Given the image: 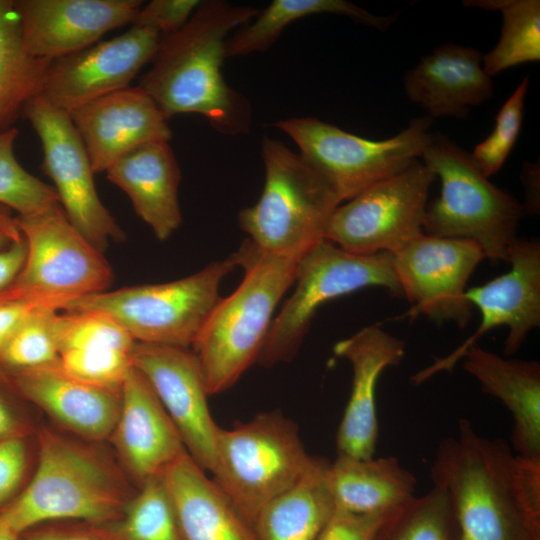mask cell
<instances>
[{"instance_id":"cell-1","label":"cell","mask_w":540,"mask_h":540,"mask_svg":"<svg viewBox=\"0 0 540 540\" xmlns=\"http://www.w3.org/2000/svg\"><path fill=\"white\" fill-rule=\"evenodd\" d=\"M430 474L450 500L459 540H540V461L460 419L457 435L440 442Z\"/></svg>"},{"instance_id":"cell-2","label":"cell","mask_w":540,"mask_h":540,"mask_svg":"<svg viewBox=\"0 0 540 540\" xmlns=\"http://www.w3.org/2000/svg\"><path fill=\"white\" fill-rule=\"evenodd\" d=\"M258 12L252 6L224 0L201 1L181 29L161 37L152 66L138 86L167 120L196 113L219 133L249 131L250 103L227 84L221 69L230 32L249 23Z\"/></svg>"},{"instance_id":"cell-3","label":"cell","mask_w":540,"mask_h":540,"mask_svg":"<svg viewBox=\"0 0 540 540\" xmlns=\"http://www.w3.org/2000/svg\"><path fill=\"white\" fill-rule=\"evenodd\" d=\"M37 461L19 499L0 520L17 534L53 521L100 523L120 515L138 488L113 451L40 424Z\"/></svg>"},{"instance_id":"cell-4","label":"cell","mask_w":540,"mask_h":540,"mask_svg":"<svg viewBox=\"0 0 540 540\" xmlns=\"http://www.w3.org/2000/svg\"><path fill=\"white\" fill-rule=\"evenodd\" d=\"M244 276L220 298L192 346L209 395L231 388L258 360L275 309L294 284L298 259L260 252L247 239L237 251Z\"/></svg>"},{"instance_id":"cell-5","label":"cell","mask_w":540,"mask_h":540,"mask_svg":"<svg viewBox=\"0 0 540 540\" xmlns=\"http://www.w3.org/2000/svg\"><path fill=\"white\" fill-rule=\"evenodd\" d=\"M420 161L440 179V195L427 204L423 233L470 240L493 262L508 259L518 239L522 204L493 184L461 148L441 132L432 133Z\"/></svg>"},{"instance_id":"cell-6","label":"cell","mask_w":540,"mask_h":540,"mask_svg":"<svg viewBox=\"0 0 540 540\" xmlns=\"http://www.w3.org/2000/svg\"><path fill=\"white\" fill-rule=\"evenodd\" d=\"M265 183L259 200L238 214L240 228L262 253L300 260L324 239L341 204L329 181L300 153L262 140Z\"/></svg>"},{"instance_id":"cell-7","label":"cell","mask_w":540,"mask_h":540,"mask_svg":"<svg viewBox=\"0 0 540 540\" xmlns=\"http://www.w3.org/2000/svg\"><path fill=\"white\" fill-rule=\"evenodd\" d=\"M237 266L236 251L187 277L79 297L63 310L106 313L136 342L190 348L221 298L223 279Z\"/></svg>"},{"instance_id":"cell-8","label":"cell","mask_w":540,"mask_h":540,"mask_svg":"<svg viewBox=\"0 0 540 540\" xmlns=\"http://www.w3.org/2000/svg\"><path fill=\"white\" fill-rule=\"evenodd\" d=\"M309 455L297 425L279 411L263 412L215 438L214 481L251 524L307 469Z\"/></svg>"},{"instance_id":"cell-9","label":"cell","mask_w":540,"mask_h":540,"mask_svg":"<svg viewBox=\"0 0 540 540\" xmlns=\"http://www.w3.org/2000/svg\"><path fill=\"white\" fill-rule=\"evenodd\" d=\"M434 119H412L388 139L372 140L314 117H292L274 126L287 134L332 185L341 203L395 176L420 160L431 139Z\"/></svg>"},{"instance_id":"cell-10","label":"cell","mask_w":540,"mask_h":540,"mask_svg":"<svg viewBox=\"0 0 540 540\" xmlns=\"http://www.w3.org/2000/svg\"><path fill=\"white\" fill-rule=\"evenodd\" d=\"M294 292L274 317L257 362H287L298 352L317 310L326 302L367 287L402 296L391 253L357 255L323 240L298 262Z\"/></svg>"},{"instance_id":"cell-11","label":"cell","mask_w":540,"mask_h":540,"mask_svg":"<svg viewBox=\"0 0 540 540\" xmlns=\"http://www.w3.org/2000/svg\"><path fill=\"white\" fill-rule=\"evenodd\" d=\"M26 243L24 265L0 293V303L21 299L56 301L62 310L73 299L107 291L113 271L103 253L68 220L60 204L17 216Z\"/></svg>"},{"instance_id":"cell-12","label":"cell","mask_w":540,"mask_h":540,"mask_svg":"<svg viewBox=\"0 0 540 540\" xmlns=\"http://www.w3.org/2000/svg\"><path fill=\"white\" fill-rule=\"evenodd\" d=\"M435 175L420 161L380 181L332 212L324 239L357 255L394 253L423 234Z\"/></svg>"},{"instance_id":"cell-13","label":"cell","mask_w":540,"mask_h":540,"mask_svg":"<svg viewBox=\"0 0 540 540\" xmlns=\"http://www.w3.org/2000/svg\"><path fill=\"white\" fill-rule=\"evenodd\" d=\"M22 114L40 139L41 168L71 224L102 253L111 242H123L126 234L99 198L88 152L69 113L36 96Z\"/></svg>"},{"instance_id":"cell-14","label":"cell","mask_w":540,"mask_h":540,"mask_svg":"<svg viewBox=\"0 0 540 540\" xmlns=\"http://www.w3.org/2000/svg\"><path fill=\"white\" fill-rule=\"evenodd\" d=\"M391 255L402 296L412 304L410 316L468 325L473 307L465 297L467 282L485 259L478 244L423 233Z\"/></svg>"},{"instance_id":"cell-15","label":"cell","mask_w":540,"mask_h":540,"mask_svg":"<svg viewBox=\"0 0 540 540\" xmlns=\"http://www.w3.org/2000/svg\"><path fill=\"white\" fill-rule=\"evenodd\" d=\"M510 269L491 281L466 290L465 297L481 314L476 331L445 357L411 377L419 385L439 372H451L464 353L490 330L507 326L504 354H515L528 334L540 326V245L517 239L508 251Z\"/></svg>"},{"instance_id":"cell-16","label":"cell","mask_w":540,"mask_h":540,"mask_svg":"<svg viewBox=\"0 0 540 540\" xmlns=\"http://www.w3.org/2000/svg\"><path fill=\"white\" fill-rule=\"evenodd\" d=\"M162 35L132 24L124 33L52 60L40 97L55 108H74L129 87L153 60Z\"/></svg>"},{"instance_id":"cell-17","label":"cell","mask_w":540,"mask_h":540,"mask_svg":"<svg viewBox=\"0 0 540 540\" xmlns=\"http://www.w3.org/2000/svg\"><path fill=\"white\" fill-rule=\"evenodd\" d=\"M131 358L177 428L190 457L212 473L219 426L209 410V393L195 352L190 348L135 342Z\"/></svg>"},{"instance_id":"cell-18","label":"cell","mask_w":540,"mask_h":540,"mask_svg":"<svg viewBox=\"0 0 540 540\" xmlns=\"http://www.w3.org/2000/svg\"><path fill=\"white\" fill-rule=\"evenodd\" d=\"M9 382L55 427L78 438L107 441L119 416L122 387L88 383L68 373L59 360L38 367L2 369Z\"/></svg>"},{"instance_id":"cell-19","label":"cell","mask_w":540,"mask_h":540,"mask_svg":"<svg viewBox=\"0 0 540 540\" xmlns=\"http://www.w3.org/2000/svg\"><path fill=\"white\" fill-rule=\"evenodd\" d=\"M139 0H16L22 43L31 56L55 60L95 43L107 32L131 25Z\"/></svg>"},{"instance_id":"cell-20","label":"cell","mask_w":540,"mask_h":540,"mask_svg":"<svg viewBox=\"0 0 540 540\" xmlns=\"http://www.w3.org/2000/svg\"><path fill=\"white\" fill-rule=\"evenodd\" d=\"M107 441L137 488L163 476L188 453L153 388L134 366L122 385L119 416Z\"/></svg>"},{"instance_id":"cell-21","label":"cell","mask_w":540,"mask_h":540,"mask_svg":"<svg viewBox=\"0 0 540 540\" xmlns=\"http://www.w3.org/2000/svg\"><path fill=\"white\" fill-rule=\"evenodd\" d=\"M333 351L352 368L351 392L336 435L337 455L374 457L378 440L377 383L386 368L400 364L405 342L378 325H370L337 342Z\"/></svg>"},{"instance_id":"cell-22","label":"cell","mask_w":540,"mask_h":540,"mask_svg":"<svg viewBox=\"0 0 540 540\" xmlns=\"http://www.w3.org/2000/svg\"><path fill=\"white\" fill-rule=\"evenodd\" d=\"M95 173L119 157L153 141H169L172 131L154 100L139 86L110 93L68 112Z\"/></svg>"},{"instance_id":"cell-23","label":"cell","mask_w":540,"mask_h":540,"mask_svg":"<svg viewBox=\"0 0 540 540\" xmlns=\"http://www.w3.org/2000/svg\"><path fill=\"white\" fill-rule=\"evenodd\" d=\"M482 60L483 53L471 46L439 45L406 71L405 94L433 119H464L470 108L484 103L493 94V80L485 72Z\"/></svg>"},{"instance_id":"cell-24","label":"cell","mask_w":540,"mask_h":540,"mask_svg":"<svg viewBox=\"0 0 540 540\" xmlns=\"http://www.w3.org/2000/svg\"><path fill=\"white\" fill-rule=\"evenodd\" d=\"M105 173L128 196L136 214L158 240H167L180 227L181 171L167 141L148 142L130 150Z\"/></svg>"},{"instance_id":"cell-25","label":"cell","mask_w":540,"mask_h":540,"mask_svg":"<svg viewBox=\"0 0 540 540\" xmlns=\"http://www.w3.org/2000/svg\"><path fill=\"white\" fill-rule=\"evenodd\" d=\"M464 369L482 390L499 399L513 418L512 448L528 460L540 461V364L502 357L472 345L463 355ZM462 358V359H463Z\"/></svg>"},{"instance_id":"cell-26","label":"cell","mask_w":540,"mask_h":540,"mask_svg":"<svg viewBox=\"0 0 540 540\" xmlns=\"http://www.w3.org/2000/svg\"><path fill=\"white\" fill-rule=\"evenodd\" d=\"M163 479L186 540H258L253 525L188 453Z\"/></svg>"},{"instance_id":"cell-27","label":"cell","mask_w":540,"mask_h":540,"mask_svg":"<svg viewBox=\"0 0 540 540\" xmlns=\"http://www.w3.org/2000/svg\"><path fill=\"white\" fill-rule=\"evenodd\" d=\"M417 479L392 456L360 459L337 455L328 483L336 508L357 514H384L415 497Z\"/></svg>"},{"instance_id":"cell-28","label":"cell","mask_w":540,"mask_h":540,"mask_svg":"<svg viewBox=\"0 0 540 540\" xmlns=\"http://www.w3.org/2000/svg\"><path fill=\"white\" fill-rule=\"evenodd\" d=\"M329 465L323 457H311L302 476L257 515L258 540H316L335 509Z\"/></svg>"},{"instance_id":"cell-29","label":"cell","mask_w":540,"mask_h":540,"mask_svg":"<svg viewBox=\"0 0 540 540\" xmlns=\"http://www.w3.org/2000/svg\"><path fill=\"white\" fill-rule=\"evenodd\" d=\"M317 14H334L385 32L398 13L375 15L346 0H274L225 42V57H240L268 50L290 23Z\"/></svg>"},{"instance_id":"cell-30","label":"cell","mask_w":540,"mask_h":540,"mask_svg":"<svg viewBox=\"0 0 540 540\" xmlns=\"http://www.w3.org/2000/svg\"><path fill=\"white\" fill-rule=\"evenodd\" d=\"M51 62L25 51L14 1L0 0V134L40 95Z\"/></svg>"},{"instance_id":"cell-31","label":"cell","mask_w":540,"mask_h":540,"mask_svg":"<svg viewBox=\"0 0 540 540\" xmlns=\"http://www.w3.org/2000/svg\"><path fill=\"white\" fill-rule=\"evenodd\" d=\"M83 523L103 540H186L163 476L139 487L119 516Z\"/></svg>"},{"instance_id":"cell-32","label":"cell","mask_w":540,"mask_h":540,"mask_svg":"<svg viewBox=\"0 0 540 540\" xmlns=\"http://www.w3.org/2000/svg\"><path fill=\"white\" fill-rule=\"evenodd\" d=\"M463 5L498 10L502 15L499 40L493 49L483 54V68L490 77L540 60L539 0H466Z\"/></svg>"},{"instance_id":"cell-33","label":"cell","mask_w":540,"mask_h":540,"mask_svg":"<svg viewBox=\"0 0 540 540\" xmlns=\"http://www.w3.org/2000/svg\"><path fill=\"white\" fill-rule=\"evenodd\" d=\"M373 540H459L448 496L433 486L413 497L387 515Z\"/></svg>"},{"instance_id":"cell-34","label":"cell","mask_w":540,"mask_h":540,"mask_svg":"<svg viewBox=\"0 0 540 540\" xmlns=\"http://www.w3.org/2000/svg\"><path fill=\"white\" fill-rule=\"evenodd\" d=\"M18 134L16 127L0 134V203L17 216H30L59 204V200L54 187L29 173L16 159Z\"/></svg>"},{"instance_id":"cell-35","label":"cell","mask_w":540,"mask_h":540,"mask_svg":"<svg viewBox=\"0 0 540 540\" xmlns=\"http://www.w3.org/2000/svg\"><path fill=\"white\" fill-rule=\"evenodd\" d=\"M59 311L44 308L25 320L0 352V368L24 369L58 361L56 320Z\"/></svg>"},{"instance_id":"cell-36","label":"cell","mask_w":540,"mask_h":540,"mask_svg":"<svg viewBox=\"0 0 540 540\" xmlns=\"http://www.w3.org/2000/svg\"><path fill=\"white\" fill-rule=\"evenodd\" d=\"M59 355L71 349L115 348L131 351L135 340L108 314L62 310L56 320Z\"/></svg>"},{"instance_id":"cell-37","label":"cell","mask_w":540,"mask_h":540,"mask_svg":"<svg viewBox=\"0 0 540 540\" xmlns=\"http://www.w3.org/2000/svg\"><path fill=\"white\" fill-rule=\"evenodd\" d=\"M529 84V76L521 80L501 106L490 135L478 143L471 153L476 165L488 178L500 171L517 142L523 123Z\"/></svg>"},{"instance_id":"cell-38","label":"cell","mask_w":540,"mask_h":540,"mask_svg":"<svg viewBox=\"0 0 540 540\" xmlns=\"http://www.w3.org/2000/svg\"><path fill=\"white\" fill-rule=\"evenodd\" d=\"M61 366L88 383L121 388L133 367L131 351L115 348L71 349L60 353Z\"/></svg>"},{"instance_id":"cell-39","label":"cell","mask_w":540,"mask_h":540,"mask_svg":"<svg viewBox=\"0 0 540 540\" xmlns=\"http://www.w3.org/2000/svg\"><path fill=\"white\" fill-rule=\"evenodd\" d=\"M36 433L0 440V515L26 489L37 461Z\"/></svg>"},{"instance_id":"cell-40","label":"cell","mask_w":540,"mask_h":540,"mask_svg":"<svg viewBox=\"0 0 540 540\" xmlns=\"http://www.w3.org/2000/svg\"><path fill=\"white\" fill-rule=\"evenodd\" d=\"M32 407L0 369V440L36 433Z\"/></svg>"},{"instance_id":"cell-41","label":"cell","mask_w":540,"mask_h":540,"mask_svg":"<svg viewBox=\"0 0 540 540\" xmlns=\"http://www.w3.org/2000/svg\"><path fill=\"white\" fill-rule=\"evenodd\" d=\"M200 3L199 0H153L141 7L132 24L151 28L162 36L174 33L188 22Z\"/></svg>"},{"instance_id":"cell-42","label":"cell","mask_w":540,"mask_h":540,"mask_svg":"<svg viewBox=\"0 0 540 540\" xmlns=\"http://www.w3.org/2000/svg\"><path fill=\"white\" fill-rule=\"evenodd\" d=\"M389 513L357 514L335 507L316 540H373Z\"/></svg>"},{"instance_id":"cell-43","label":"cell","mask_w":540,"mask_h":540,"mask_svg":"<svg viewBox=\"0 0 540 540\" xmlns=\"http://www.w3.org/2000/svg\"><path fill=\"white\" fill-rule=\"evenodd\" d=\"M44 308L62 310L56 301L44 299H21L0 303V352L13 334L33 313Z\"/></svg>"},{"instance_id":"cell-44","label":"cell","mask_w":540,"mask_h":540,"mask_svg":"<svg viewBox=\"0 0 540 540\" xmlns=\"http://www.w3.org/2000/svg\"><path fill=\"white\" fill-rule=\"evenodd\" d=\"M19 540H103L80 521H53L34 526Z\"/></svg>"},{"instance_id":"cell-45","label":"cell","mask_w":540,"mask_h":540,"mask_svg":"<svg viewBox=\"0 0 540 540\" xmlns=\"http://www.w3.org/2000/svg\"><path fill=\"white\" fill-rule=\"evenodd\" d=\"M26 258L24 237L0 251V293L7 289L20 273Z\"/></svg>"},{"instance_id":"cell-46","label":"cell","mask_w":540,"mask_h":540,"mask_svg":"<svg viewBox=\"0 0 540 540\" xmlns=\"http://www.w3.org/2000/svg\"><path fill=\"white\" fill-rule=\"evenodd\" d=\"M520 178L525 190V201L522 204L524 214L535 215L539 212L540 197V165L537 162L524 163Z\"/></svg>"},{"instance_id":"cell-47","label":"cell","mask_w":540,"mask_h":540,"mask_svg":"<svg viewBox=\"0 0 540 540\" xmlns=\"http://www.w3.org/2000/svg\"><path fill=\"white\" fill-rule=\"evenodd\" d=\"M23 237L17 223V215L0 203V251L18 242Z\"/></svg>"},{"instance_id":"cell-48","label":"cell","mask_w":540,"mask_h":540,"mask_svg":"<svg viewBox=\"0 0 540 540\" xmlns=\"http://www.w3.org/2000/svg\"><path fill=\"white\" fill-rule=\"evenodd\" d=\"M0 540H19V534L0 520Z\"/></svg>"}]
</instances>
